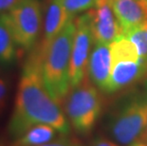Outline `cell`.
<instances>
[{"mask_svg":"<svg viewBox=\"0 0 147 146\" xmlns=\"http://www.w3.org/2000/svg\"><path fill=\"white\" fill-rule=\"evenodd\" d=\"M22 0H0V14L11 11Z\"/></svg>","mask_w":147,"mask_h":146,"instance_id":"obj_18","label":"cell"},{"mask_svg":"<svg viewBox=\"0 0 147 146\" xmlns=\"http://www.w3.org/2000/svg\"><path fill=\"white\" fill-rule=\"evenodd\" d=\"M18 49L7 12L0 14V66H9L13 63L17 57Z\"/></svg>","mask_w":147,"mask_h":146,"instance_id":"obj_12","label":"cell"},{"mask_svg":"<svg viewBox=\"0 0 147 146\" xmlns=\"http://www.w3.org/2000/svg\"><path fill=\"white\" fill-rule=\"evenodd\" d=\"M112 141L128 146L147 137V92L126 102L107 123Z\"/></svg>","mask_w":147,"mask_h":146,"instance_id":"obj_4","label":"cell"},{"mask_svg":"<svg viewBox=\"0 0 147 146\" xmlns=\"http://www.w3.org/2000/svg\"><path fill=\"white\" fill-rule=\"evenodd\" d=\"M111 3L123 35L147 21L145 0H111Z\"/></svg>","mask_w":147,"mask_h":146,"instance_id":"obj_10","label":"cell"},{"mask_svg":"<svg viewBox=\"0 0 147 146\" xmlns=\"http://www.w3.org/2000/svg\"><path fill=\"white\" fill-rule=\"evenodd\" d=\"M18 48L30 51L34 48L42 28V9L39 0H22L7 12Z\"/></svg>","mask_w":147,"mask_h":146,"instance_id":"obj_6","label":"cell"},{"mask_svg":"<svg viewBox=\"0 0 147 146\" xmlns=\"http://www.w3.org/2000/svg\"><path fill=\"white\" fill-rule=\"evenodd\" d=\"M57 133V130L49 124H35L14 139L11 146H41L55 139Z\"/></svg>","mask_w":147,"mask_h":146,"instance_id":"obj_13","label":"cell"},{"mask_svg":"<svg viewBox=\"0 0 147 146\" xmlns=\"http://www.w3.org/2000/svg\"><path fill=\"white\" fill-rule=\"evenodd\" d=\"M74 34L73 17L45 50H39L44 83L51 97L61 106L70 90L69 67Z\"/></svg>","mask_w":147,"mask_h":146,"instance_id":"obj_2","label":"cell"},{"mask_svg":"<svg viewBox=\"0 0 147 146\" xmlns=\"http://www.w3.org/2000/svg\"><path fill=\"white\" fill-rule=\"evenodd\" d=\"M73 17L65 10L61 0H49L44 21L43 38L41 44L38 46L39 50H45L52 40L62 32L68 21Z\"/></svg>","mask_w":147,"mask_h":146,"instance_id":"obj_11","label":"cell"},{"mask_svg":"<svg viewBox=\"0 0 147 146\" xmlns=\"http://www.w3.org/2000/svg\"><path fill=\"white\" fill-rule=\"evenodd\" d=\"M41 146H83V144L77 139L68 137V135H61L59 138Z\"/></svg>","mask_w":147,"mask_h":146,"instance_id":"obj_16","label":"cell"},{"mask_svg":"<svg viewBox=\"0 0 147 146\" xmlns=\"http://www.w3.org/2000/svg\"><path fill=\"white\" fill-rule=\"evenodd\" d=\"M128 146H147V143L143 141H139L134 142V143L128 145Z\"/></svg>","mask_w":147,"mask_h":146,"instance_id":"obj_20","label":"cell"},{"mask_svg":"<svg viewBox=\"0 0 147 146\" xmlns=\"http://www.w3.org/2000/svg\"><path fill=\"white\" fill-rule=\"evenodd\" d=\"M125 36L137 48L140 56L147 61V30L143 25L132 30Z\"/></svg>","mask_w":147,"mask_h":146,"instance_id":"obj_14","label":"cell"},{"mask_svg":"<svg viewBox=\"0 0 147 146\" xmlns=\"http://www.w3.org/2000/svg\"><path fill=\"white\" fill-rule=\"evenodd\" d=\"M90 146H120V144H118L114 141L101 137V138H97L96 139H94Z\"/></svg>","mask_w":147,"mask_h":146,"instance_id":"obj_19","label":"cell"},{"mask_svg":"<svg viewBox=\"0 0 147 146\" xmlns=\"http://www.w3.org/2000/svg\"><path fill=\"white\" fill-rule=\"evenodd\" d=\"M97 86L88 78L70 88L64 102L65 114L71 126L83 135L91 132L101 115L102 101Z\"/></svg>","mask_w":147,"mask_h":146,"instance_id":"obj_3","label":"cell"},{"mask_svg":"<svg viewBox=\"0 0 147 146\" xmlns=\"http://www.w3.org/2000/svg\"><path fill=\"white\" fill-rule=\"evenodd\" d=\"M112 67V56L110 44L97 43L92 48L89 57L87 74L89 80L102 92H108Z\"/></svg>","mask_w":147,"mask_h":146,"instance_id":"obj_9","label":"cell"},{"mask_svg":"<svg viewBox=\"0 0 147 146\" xmlns=\"http://www.w3.org/2000/svg\"><path fill=\"white\" fill-rule=\"evenodd\" d=\"M9 95V83L5 78L0 77V115H2L7 107Z\"/></svg>","mask_w":147,"mask_h":146,"instance_id":"obj_17","label":"cell"},{"mask_svg":"<svg viewBox=\"0 0 147 146\" xmlns=\"http://www.w3.org/2000/svg\"><path fill=\"white\" fill-rule=\"evenodd\" d=\"M112 67L107 94H112L137 83L147 74V61L125 35L110 44Z\"/></svg>","mask_w":147,"mask_h":146,"instance_id":"obj_5","label":"cell"},{"mask_svg":"<svg viewBox=\"0 0 147 146\" xmlns=\"http://www.w3.org/2000/svg\"><path fill=\"white\" fill-rule=\"evenodd\" d=\"M93 43L94 37L90 25V15L87 11L86 13L75 19V34L69 67L70 88L77 86L86 77Z\"/></svg>","mask_w":147,"mask_h":146,"instance_id":"obj_7","label":"cell"},{"mask_svg":"<svg viewBox=\"0 0 147 146\" xmlns=\"http://www.w3.org/2000/svg\"><path fill=\"white\" fill-rule=\"evenodd\" d=\"M64 7L70 15L91 10L95 7L98 0H61Z\"/></svg>","mask_w":147,"mask_h":146,"instance_id":"obj_15","label":"cell"},{"mask_svg":"<svg viewBox=\"0 0 147 146\" xmlns=\"http://www.w3.org/2000/svg\"><path fill=\"white\" fill-rule=\"evenodd\" d=\"M143 26H144V28H145L146 30H147V21H146V22H145L144 24H143Z\"/></svg>","mask_w":147,"mask_h":146,"instance_id":"obj_21","label":"cell"},{"mask_svg":"<svg viewBox=\"0 0 147 146\" xmlns=\"http://www.w3.org/2000/svg\"><path fill=\"white\" fill-rule=\"evenodd\" d=\"M94 41L100 44H111L123 35L111 0H98L94 8L88 11Z\"/></svg>","mask_w":147,"mask_h":146,"instance_id":"obj_8","label":"cell"},{"mask_svg":"<svg viewBox=\"0 0 147 146\" xmlns=\"http://www.w3.org/2000/svg\"><path fill=\"white\" fill-rule=\"evenodd\" d=\"M39 123L54 127L61 135L69 134V122L67 116L44 83L41 55L36 48L23 66L13 111L9 122V135L14 141L30 127Z\"/></svg>","mask_w":147,"mask_h":146,"instance_id":"obj_1","label":"cell"},{"mask_svg":"<svg viewBox=\"0 0 147 146\" xmlns=\"http://www.w3.org/2000/svg\"><path fill=\"white\" fill-rule=\"evenodd\" d=\"M145 1H146V2H147V0H145Z\"/></svg>","mask_w":147,"mask_h":146,"instance_id":"obj_22","label":"cell"}]
</instances>
